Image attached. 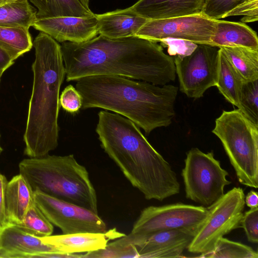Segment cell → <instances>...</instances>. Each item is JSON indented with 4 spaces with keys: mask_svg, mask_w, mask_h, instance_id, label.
Masks as SVG:
<instances>
[{
    "mask_svg": "<svg viewBox=\"0 0 258 258\" xmlns=\"http://www.w3.org/2000/svg\"><path fill=\"white\" fill-rule=\"evenodd\" d=\"M29 0H15L0 6V26L29 29L37 19V9Z\"/></svg>",
    "mask_w": 258,
    "mask_h": 258,
    "instance_id": "22",
    "label": "cell"
},
{
    "mask_svg": "<svg viewBox=\"0 0 258 258\" xmlns=\"http://www.w3.org/2000/svg\"><path fill=\"white\" fill-rule=\"evenodd\" d=\"M245 204L250 209L258 207L257 192L253 190H250L245 197Z\"/></svg>",
    "mask_w": 258,
    "mask_h": 258,
    "instance_id": "37",
    "label": "cell"
},
{
    "mask_svg": "<svg viewBox=\"0 0 258 258\" xmlns=\"http://www.w3.org/2000/svg\"><path fill=\"white\" fill-rule=\"evenodd\" d=\"M217 20L201 14L175 18L149 20L136 36L158 42L165 38L183 39L211 45Z\"/></svg>",
    "mask_w": 258,
    "mask_h": 258,
    "instance_id": "12",
    "label": "cell"
},
{
    "mask_svg": "<svg viewBox=\"0 0 258 258\" xmlns=\"http://www.w3.org/2000/svg\"><path fill=\"white\" fill-rule=\"evenodd\" d=\"M18 225L26 231L38 237L50 235L53 231V225L35 204L30 208L22 222Z\"/></svg>",
    "mask_w": 258,
    "mask_h": 258,
    "instance_id": "29",
    "label": "cell"
},
{
    "mask_svg": "<svg viewBox=\"0 0 258 258\" xmlns=\"http://www.w3.org/2000/svg\"><path fill=\"white\" fill-rule=\"evenodd\" d=\"M60 46L67 82L113 75L162 86L176 78L173 57L157 42L136 36L112 39L99 35Z\"/></svg>",
    "mask_w": 258,
    "mask_h": 258,
    "instance_id": "1",
    "label": "cell"
},
{
    "mask_svg": "<svg viewBox=\"0 0 258 258\" xmlns=\"http://www.w3.org/2000/svg\"><path fill=\"white\" fill-rule=\"evenodd\" d=\"M7 180L5 176L0 173V226L7 222L5 192Z\"/></svg>",
    "mask_w": 258,
    "mask_h": 258,
    "instance_id": "35",
    "label": "cell"
},
{
    "mask_svg": "<svg viewBox=\"0 0 258 258\" xmlns=\"http://www.w3.org/2000/svg\"><path fill=\"white\" fill-rule=\"evenodd\" d=\"M244 199L242 188L235 187L208 207V215L197 229L188 251L195 253L211 251L220 238L240 227Z\"/></svg>",
    "mask_w": 258,
    "mask_h": 258,
    "instance_id": "8",
    "label": "cell"
},
{
    "mask_svg": "<svg viewBox=\"0 0 258 258\" xmlns=\"http://www.w3.org/2000/svg\"><path fill=\"white\" fill-rule=\"evenodd\" d=\"M243 81L219 48V66L216 87L225 98L239 108L240 92Z\"/></svg>",
    "mask_w": 258,
    "mask_h": 258,
    "instance_id": "24",
    "label": "cell"
},
{
    "mask_svg": "<svg viewBox=\"0 0 258 258\" xmlns=\"http://www.w3.org/2000/svg\"><path fill=\"white\" fill-rule=\"evenodd\" d=\"M14 0H0V6Z\"/></svg>",
    "mask_w": 258,
    "mask_h": 258,
    "instance_id": "39",
    "label": "cell"
},
{
    "mask_svg": "<svg viewBox=\"0 0 258 258\" xmlns=\"http://www.w3.org/2000/svg\"><path fill=\"white\" fill-rule=\"evenodd\" d=\"M33 82L23 136L25 155H46L58 145L59 91L66 77L60 45L40 32L33 41Z\"/></svg>",
    "mask_w": 258,
    "mask_h": 258,
    "instance_id": "4",
    "label": "cell"
},
{
    "mask_svg": "<svg viewBox=\"0 0 258 258\" xmlns=\"http://www.w3.org/2000/svg\"><path fill=\"white\" fill-rule=\"evenodd\" d=\"M221 141L239 182L258 187V125L240 110H224L212 130Z\"/></svg>",
    "mask_w": 258,
    "mask_h": 258,
    "instance_id": "6",
    "label": "cell"
},
{
    "mask_svg": "<svg viewBox=\"0 0 258 258\" xmlns=\"http://www.w3.org/2000/svg\"><path fill=\"white\" fill-rule=\"evenodd\" d=\"M32 27L60 43H82L99 34L98 20L95 14L87 17L37 18Z\"/></svg>",
    "mask_w": 258,
    "mask_h": 258,
    "instance_id": "14",
    "label": "cell"
},
{
    "mask_svg": "<svg viewBox=\"0 0 258 258\" xmlns=\"http://www.w3.org/2000/svg\"><path fill=\"white\" fill-rule=\"evenodd\" d=\"M19 169L34 191L98 214L96 192L89 173L73 155L29 157L19 163Z\"/></svg>",
    "mask_w": 258,
    "mask_h": 258,
    "instance_id": "5",
    "label": "cell"
},
{
    "mask_svg": "<svg viewBox=\"0 0 258 258\" xmlns=\"http://www.w3.org/2000/svg\"><path fill=\"white\" fill-rule=\"evenodd\" d=\"M98 116L95 131L102 148L146 199L162 201L179 193L176 173L135 123L108 111Z\"/></svg>",
    "mask_w": 258,
    "mask_h": 258,
    "instance_id": "2",
    "label": "cell"
},
{
    "mask_svg": "<svg viewBox=\"0 0 258 258\" xmlns=\"http://www.w3.org/2000/svg\"><path fill=\"white\" fill-rule=\"evenodd\" d=\"M205 0H139L129 8L149 20L201 14Z\"/></svg>",
    "mask_w": 258,
    "mask_h": 258,
    "instance_id": "17",
    "label": "cell"
},
{
    "mask_svg": "<svg viewBox=\"0 0 258 258\" xmlns=\"http://www.w3.org/2000/svg\"><path fill=\"white\" fill-rule=\"evenodd\" d=\"M125 235L116 228L105 232H79L39 237L45 243L68 253L88 252L104 248L109 242Z\"/></svg>",
    "mask_w": 258,
    "mask_h": 258,
    "instance_id": "16",
    "label": "cell"
},
{
    "mask_svg": "<svg viewBox=\"0 0 258 258\" xmlns=\"http://www.w3.org/2000/svg\"><path fill=\"white\" fill-rule=\"evenodd\" d=\"M3 74H4V73L0 72V85H1V78H2Z\"/></svg>",
    "mask_w": 258,
    "mask_h": 258,
    "instance_id": "40",
    "label": "cell"
},
{
    "mask_svg": "<svg viewBox=\"0 0 258 258\" xmlns=\"http://www.w3.org/2000/svg\"><path fill=\"white\" fill-rule=\"evenodd\" d=\"M29 29L0 26V47L15 60L33 47Z\"/></svg>",
    "mask_w": 258,
    "mask_h": 258,
    "instance_id": "25",
    "label": "cell"
},
{
    "mask_svg": "<svg viewBox=\"0 0 258 258\" xmlns=\"http://www.w3.org/2000/svg\"><path fill=\"white\" fill-rule=\"evenodd\" d=\"M163 47H167L169 55L183 57L190 55L197 48L198 44L180 39L165 38L159 41Z\"/></svg>",
    "mask_w": 258,
    "mask_h": 258,
    "instance_id": "31",
    "label": "cell"
},
{
    "mask_svg": "<svg viewBox=\"0 0 258 258\" xmlns=\"http://www.w3.org/2000/svg\"><path fill=\"white\" fill-rule=\"evenodd\" d=\"M37 10V18L72 16L87 17L93 16L80 0H29Z\"/></svg>",
    "mask_w": 258,
    "mask_h": 258,
    "instance_id": "23",
    "label": "cell"
},
{
    "mask_svg": "<svg viewBox=\"0 0 258 258\" xmlns=\"http://www.w3.org/2000/svg\"><path fill=\"white\" fill-rule=\"evenodd\" d=\"M99 34L116 39L136 36L149 20L134 13L129 8L96 14Z\"/></svg>",
    "mask_w": 258,
    "mask_h": 258,
    "instance_id": "18",
    "label": "cell"
},
{
    "mask_svg": "<svg viewBox=\"0 0 258 258\" xmlns=\"http://www.w3.org/2000/svg\"><path fill=\"white\" fill-rule=\"evenodd\" d=\"M240 227L245 231L247 240L253 243L258 242V207L250 209L243 214Z\"/></svg>",
    "mask_w": 258,
    "mask_h": 258,
    "instance_id": "33",
    "label": "cell"
},
{
    "mask_svg": "<svg viewBox=\"0 0 258 258\" xmlns=\"http://www.w3.org/2000/svg\"><path fill=\"white\" fill-rule=\"evenodd\" d=\"M15 63V60L5 50L0 47V72L4 73Z\"/></svg>",
    "mask_w": 258,
    "mask_h": 258,
    "instance_id": "36",
    "label": "cell"
},
{
    "mask_svg": "<svg viewBox=\"0 0 258 258\" xmlns=\"http://www.w3.org/2000/svg\"><path fill=\"white\" fill-rule=\"evenodd\" d=\"M0 139H1V134H0ZM2 151H3V148H2V147L0 145V154L2 152Z\"/></svg>",
    "mask_w": 258,
    "mask_h": 258,
    "instance_id": "41",
    "label": "cell"
},
{
    "mask_svg": "<svg viewBox=\"0 0 258 258\" xmlns=\"http://www.w3.org/2000/svg\"><path fill=\"white\" fill-rule=\"evenodd\" d=\"M246 1L205 0L201 14L211 19L219 20Z\"/></svg>",
    "mask_w": 258,
    "mask_h": 258,
    "instance_id": "30",
    "label": "cell"
},
{
    "mask_svg": "<svg viewBox=\"0 0 258 258\" xmlns=\"http://www.w3.org/2000/svg\"><path fill=\"white\" fill-rule=\"evenodd\" d=\"M14 1H15V0H14Z\"/></svg>",
    "mask_w": 258,
    "mask_h": 258,
    "instance_id": "42",
    "label": "cell"
},
{
    "mask_svg": "<svg viewBox=\"0 0 258 258\" xmlns=\"http://www.w3.org/2000/svg\"><path fill=\"white\" fill-rule=\"evenodd\" d=\"M60 106L70 113L78 112L82 108V97L73 85L67 86L62 91L59 99Z\"/></svg>",
    "mask_w": 258,
    "mask_h": 258,
    "instance_id": "32",
    "label": "cell"
},
{
    "mask_svg": "<svg viewBox=\"0 0 258 258\" xmlns=\"http://www.w3.org/2000/svg\"><path fill=\"white\" fill-rule=\"evenodd\" d=\"M219 52L218 47L198 44L190 55L174 56L181 92L189 98L199 99L209 88L216 86Z\"/></svg>",
    "mask_w": 258,
    "mask_h": 258,
    "instance_id": "10",
    "label": "cell"
},
{
    "mask_svg": "<svg viewBox=\"0 0 258 258\" xmlns=\"http://www.w3.org/2000/svg\"><path fill=\"white\" fill-rule=\"evenodd\" d=\"M82 108H102L131 120L147 134L167 127L175 115L178 87L136 81L124 77L93 75L77 81Z\"/></svg>",
    "mask_w": 258,
    "mask_h": 258,
    "instance_id": "3",
    "label": "cell"
},
{
    "mask_svg": "<svg viewBox=\"0 0 258 258\" xmlns=\"http://www.w3.org/2000/svg\"><path fill=\"white\" fill-rule=\"evenodd\" d=\"M181 175L186 198L209 207L224 195L228 172L221 166L213 152L205 153L197 148L186 153Z\"/></svg>",
    "mask_w": 258,
    "mask_h": 258,
    "instance_id": "7",
    "label": "cell"
},
{
    "mask_svg": "<svg viewBox=\"0 0 258 258\" xmlns=\"http://www.w3.org/2000/svg\"><path fill=\"white\" fill-rule=\"evenodd\" d=\"M83 5L86 7L87 9H90L89 5L90 0H80Z\"/></svg>",
    "mask_w": 258,
    "mask_h": 258,
    "instance_id": "38",
    "label": "cell"
},
{
    "mask_svg": "<svg viewBox=\"0 0 258 258\" xmlns=\"http://www.w3.org/2000/svg\"><path fill=\"white\" fill-rule=\"evenodd\" d=\"M132 240L130 234L125 235L114 241L108 243L103 249L82 254V257L139 258L138 250Z\"/></svg>",
    "mask_w": 258,
    "mask_h": 258,
    "instance_id": "26",
    "label": "cell"
},
{
    "mask_svg": "<svg viewBox=\"0 0 258 258\" xmlns=\"http://www.w3.org/2000/svg\"><path fill=\"white\" fill-rule=\"evenodd\" d=\"M200 257L257 258V252L242 243L220 238L211 251L201 253Z\"/></svg>",
    "mask_w": 258,
    "mask_h": 258,
    "instance_id": "27",
    "label": "cell"
},
{
    "mask_svg": "<svg viewBox=\"0 0 258 258\" xmlns=\"http://www.w3.org/2000/svg\"><path fill=\"white\" fill-rule=\"evenodd\" d=\"M238 108L250 120L258 125V79L243 82Z\"/></svg>",
    "mask_w": 258,
    "mask_h": 258,
    "instance_id": "28",
    "label": "cell"
},
{
    "mask_svg": "<svg viewBox=\"0 0 258 258\" xmlns=\"http://www.w3.org/2000/svg\"><path fill=\"white\" fill-rule=\"evenodd\" d=\"M220 49L243 82L258 79V50L238 46Z\"/></svg>",
    "mask_w": 258,
    "mask_h": 258,
    "instance_id": "21",
    "label": "cell"
},
{
    "mask_svg": "<svg viewBox=\"0 0 258 258\" xmlns=\"http://www.w3.org/2000/svg\"><path fill=\"white\" fill-rule=\"evenodd\" d=\"M211 45L219 48L238 46L258 50L257 34L242 22L217 20Z\"/></svg>",
    "mask_w": 258,
    "mask_h": 258,
    "instance_id": "20",
    "label": "cell"
},
{
    "mask_svg": "<svg viewBox=\"0 0 258 258\" xmlns=\"http://www.w3.org/2000/svg\"><path fill=\"white\" fill-rule=\"evenodd\" d=\"M5 198L7 221L17 224L22 222L28 210L35 204L34 190L20 173L7 182Z\"/></svg>",
    "mask_w": 258,
    "mask_h": 258,
    "instance_id": "19",
    "label": "cell"
},
{
    "mask_svg": "<svg viewBox=\"0 0 258 258\" xmlns=\"http://www.w3.org/2000/svg\"><path fill=\"white\" fill-rule=\"evenodd\" d=\"M57 252L61 251L18 224L7 222L0 226V257L49 258Z\"/></svg>",
    "mask_w": 258,
    "mask_h": 258,
    "instance_id": "13",
    "label": "cell"
},
{
    "mask_svg": "<svg viewBox=\"0 0 258 258\" xmlns=\"http://www.w3.org/2000/svg\"><path fill=\"white\" fill-rule=\"evenodd\" d=\"M196 231L176 229L153 234L136 246L139 258L181 257L190 243Z\"/></svg>",
    "mask_w": 258,
    "mask_h": 258,
    "instance_id": "15",
    "label": "cell"
},
{
    "mask_svg": "<svg viewBox=\"0 0 258 258\" xmlns=\"http://www.w3.org/2000/svg\"><path fill=\"white\" fill-rule=\"evenodd\" d=\"M208 213L207 208L183 203L149 206L141 211L131 233L136 236L137 245L147 237L160 232L197 230Z\"/></svg>",
    "mask_w": 258,
    "mask_h": 258,
    "instance_id": "9",
    "label": "cell"
},
{
    "mask_svg": "<svg viewBox=\"0 0 258 258\" xmlns=\"http://www.w3.org/2000/svg\"><path fill=\"white\" fill-rule=\"evenodd\" d=\"M233 16H244L241 19V22L244 23L257 21L258 0H247L244 2L228 13L225 18Z\"/></svg>",
    "mask_w": 258,
    "mask_h": 258,
    "instance_id": "34",
    "label": "cell"
},
{
    "mask_svg": "<svg viewBox=\"0 0 258 258\" xmlns=\"http://www.w3.org/2000/svg\"><path fill=\"white\" fill-rule=\"evenodd\" d=\"M34 202L49 221L63 234L105 232L107 226L98 214L79 205L34 191Z\"/></svg>",
    "mask_w": 258,
    "mask_h": 258,
    "instance_id": "11",
    "label": "cell"
}]
</instances>
